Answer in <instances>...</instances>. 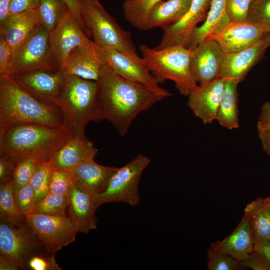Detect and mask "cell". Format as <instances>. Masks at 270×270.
Listing matches in <instances>:
<instances>
[{
	"label": "cell",
	"instance_id": "obj_1",
	"mask_svg": "<svg viewBox=\"0 0 270 270\" xmlns=\"http://www.w3.org/2000/svg\"><path fill=\"white\" fill-rule=\"evenodd\" d=\"M98 82V101L103 120H108L122 136L140 112L170 96L164 88L153 89L129 81L106 64Z\"/></svg>",
	"mask_w": 270,
	"mask_h": 270
},
{
	"label": "cell",
	"instance_id": "obj_2",
	"mask_svg": "<svg viewBox=\"0 0 270 270\" xmlns=\"http://www.w3.org/2000/svg\"><path fill=\"white\" fill-rule=\"evenodd\" d=\"M74 136L66 124L61 127L37 124L14 125L0 130V156L16 165L27 159L48 162Z\"/></svg>",
	"mask_w": 270,
	"mask_h": 270
},
{
	"label": "cell",
	"instance_id": "obj_3",
	"mask_svg": "<svg viewBox=\"0 0 270 270\" xmlns=\"http://www.w3.org/2000/svg\"><path fill=\"white\" fill-rule=\"evenodd\" d=\"M23 124L61 127L66 120L58 106L38 100L10 76H0V130Z\"/></svg>",
	"mask_w": 270,
	"mask_h": 270
},
{
	"label": "cell",
	"instance_id": "obj_4",
	"mask_svg": "<svg viewBox=\"0 0 270 270\" xmlns=\"http://www.w3.org/2000/svg\"><path fill=\"white\" fill-rule=\"evenodd\" d=\"M98 82L66 74L64 89L57 106L74 135L85 138L84 130L91 121L103 120L98 101Z\"/></svg>",
	"mask_w": 270,
	"mask_h": 270
},
{
	"label": "cell",
	"instance_id": "obj_5",
	"mask_svg": "<svg viewBox=\"0 0 270 270\" xmlns=\"http://www.w3.org/2000/svg\"><path fill=\"white\" fill-rule=\"evenodd\" d=\"M140 49L147 67L159 83L171 80L185 96L198 86L191 70L192 50L182 46L158 50L146 44L140 45Z\"/></svg>",
	"mask_w": 270,
	"mask_h": 270
},
{
	"label": "cell",
	"instance_id": "obj_6",
	"mask_svg": "<svg viewBox=\"0 0 270 270\" xmlns=\"http://www.w3.org/2000/svg\"><path fill=\"white\" fill-rule=\"evenodd\" d=\"M78 2L84 26L98 47L136 52L131 33L122 28L99 2L78 0Z\"/></svg>",
	"mask_w": 270,
	"mask_h": 270
},
{
	"label": "cell",
	"instance_id": "obj_7",
	"mask_svg": "<svg viewBox=\"0 0 270 270\" xmlns=\"http://www.w3.org/2000/svg\"><path fill=\"white\" fill-rule=\"evenodd\" d=\"M76 48L85 51L106 64L104 50L88 37L83 27L69 11L50 32V56L54 68L62 70L70 54Z\"/></svg>",
	"mask_w": 270,
	"mask_h": 270
},
{
	"label": "cell",
	"instance_id": "obj_8",
	"mask_svg": "<svg viewBox=\"0 0 270 270\" xmlns=\"http://www.w3.org/2000/svg\"><path fill=\"white\" fill-rule=\"evenodd\" d=\"M150 162L146 156L138 154L126 165L118 168L110 178L105 190L94 196L96 208L107 202H124L134 206L138 205L140 178Z\"/></svg>",
	"mask_w": 270,
	"mask_h": 270
},
{
	"label": "cell",
	"instance_id": "obj_9",
	"mask_svg": "<svg viewBox=\"0 0 270 270\" xmlns=\"http://www.w3.org/2000/svg\"><path fill=\"white\" fill-rule=\"evenodd\" d=\"M46 250L24 220L13 222L0 219V256L14 262L20 270H26L32 256Z\"/></svg>",
	"mask_w": 270,
	"mask_h": 270
},
{
	"label": "cell",
	"instance_id": "obj_10",
	"mask_svg": "<svg viewBox=\"0 0 270 270\" xmlns=\"http://www.w3.org/2000/svg\"><path fill=\"white\" fill-rule=\"evenodd\" d=\"M24 220L50 254L74 242L80 232L67 216L32 212L25 216Z\"/></svg>",
	"mask_w": 270,
	"mask_h": 270
},
{
	"label": "cell",
	"instance_id": "obj_11",
	"mask_svg": "<svg viewBox=\"0 0 270 270\" xmlns=\"http://www.w3.org/2000/svg\"><path fill=\"white\" fill-rule=\"evenodd\" d=\"M50 38L44 26H36L14 52L8 76L38 69L57 70L50 60Z\"/></svg>",
	"mask_w": 270,
	"mask_h": 270
},
{
	"label": "cell",
	"instance_id": "obj_12",
	"mask_svg": "<svg viewBox=\"0 0 270 270\" xmlns=\"http://www.w3.org/2000/svg\"><path fill=\"white\" fill-rule=\"evenodd\" d=\"M10 76L38 100L56 106L66 80L65 74L60 70L38 69Z\"/></svg>",
	"mask_w": 270,
	"mask_h": 270
},
{
	"label": "cell",
	"instance_id": "obj_13",
	"mask_svg": "<svg viewBox=\"0 0 270 270\" xmlns=\"http://www.w3.org/2000/svg\"><path fill=\"white\" fill-rule=\"evenodd\" d=\"M106 64L116 74L132 82L159 89L162 87L142 58L134 52L104 50Z\"/></svg>",
	"mask_w": 270,
	"mask_h": 270
},
{
	"label": "cell",
	"instance_id": "obj_14",
	"mask_svg": "<svg viewBox=\"0 0 270 270\" xmlns=\"http://www.w3.org/2000/svg\"><path fill=\"white\" fill-rule=\"evenodd\" d=\"M211 2L212 0H192L188 10L180 20L162 28L163 34L155 48L161 50L176 46L187 48L197 24L206 20Z\"/></svg>",
	"mask_w": 270,
	"mask_h": 270
},
{
	"label": "cell",
	"instance_id": "obj_15",
	"mask_svg": "<svg viewBox=\"0 0 270 270\" xmlns=\"http://www.w3.org/2000/svg\"><path fill=\"white\" fill-rule=\"evenodd\" d=\"M192 51L191 70L198 84L220 77L224 52L215 40L206 38Z\"/></svg>",
	"mask_w": 270,
	"mask_h": 270
},
{
	"label": "cell",
	"instance_id": "obj_16",
	"mask_svg": "<svg viewBox=\"0 0 270 270\" xmlns=\"http://www.w3.org/2000/svg\"><path fill=\"white\" fill-rule=\"evenodd\" d=\"M266 34L261 28L246 20L230 21L220 32L206 38L215 40L224 53H230L255 44Z\"/></svg>",
	"mask_w": 270,
	"mask_h": 270
},
{
	"label": "cell",
	"instance_id": "obj_17",
	"mask_svg": "<svg viewBox=\"0 0 270 270\" xmlns=\"http://www.w3.org/2000/svg\"><path fill=\"white\" fill-rule=\"evenodd\" d=\"M224 86V80L220 77L199 84L188 96V106L203 124H212L216 120Z\"/></svg>",
	"mask_w": 270,
	"mask_h": 270
},
{
	"label": "cell",
	"instance_id": "obj_18",
	"mask_svg": "<svg viewBox=\"0 0 270 270\" xmlns=\"http://www.w3.org/2000/svg\"><path fill=\"white\" fill-rule=\"evenodd\" d=\"M268 48L264 38L239 51L224 53L220 78L236 84L244 78Z\"/></svg>",
	"mask_w": 270,
	"mask_h": 270
},
{
	"label": "cell",
	"instance_id": "obj_19",
	"mask_svg": "<svg viewBox=\"0 0 270 270\" xmlns=\"http://www.w3.org/2000/svg\"><path fill=\"white\" fill-rule=\"evenodd\" d=\"M68 197L66 216L78 227L79 232L88 234L97 227L98 219L94 196L80 189L74 184Z\"/></svg>",
	"mask_w": 270,
	"mask_h": 270
},
{
	"label": "cell",
	"instance_id": "obj_20",
	"mask_svg": "<svg viewBox=\"0 0 270 270\" xmlns=\"http://www.w3.org/2000/svg\"><path fill=\"white\" fill-rule=\"evenodd\" d=\"M98 150L87 138L71 137L48 161L53 168L70 172L80 164L94 159Z\"/></svg>",
	"mask_w": 270,
	"mask_h": 270
},
{
	"label": "cell",
	"instance_id": "obj_21",
	"mask_svg": "<svg viewBox=\"0 0 270 270\" xmlns=\"http://www.w3.org/2000/svg\"><path fill=\"white\" fill-rule=\"evenodd\" d=\"M118 168L106 166L90 159L80 164L70 172L74 184L94 196L102 194L110 178Z\"/></svg>",
	"mask_w": 270,
	"mask_h": 270
},
{
	"label": "cell",
	"instance_id": "obj_22",
	"mask_svg": "<svg viewBox=\"0 0 270 270\" xmlns=\"http://www.w3.org/2000/svg\"><path fill=\"white\" fill-rule=\"evenodd\" d=\"M37 8L21 14L8 16L0 24V36L9 45L13 55L32 30L37 26L41 24Z\"/></svg>",
	"mask_w": 270,
	"mask_h": 270
},
{
	"label": "cell",
	"instance_id": "obj_23",
	"mask_svg": "<svg viewBox=\"0 0 270 270\" xmlns=\"http://www.w3.org/2000/svg\"><path fill=\"white\" fill-rule=\"evenodd\" d=\"M254 242L248 220L244 214L232 232L223 240L212 243L211 248L241 261L254 250Z\"/></svg>",
	"mask_w": 270,
	"mask_h": 270
},
{
	"label": "cell",
	"instance_id": "obj_24",
	"mask_svg": "<svg viewBox=\"0 0 270 270\" xmlns=\"http://www.w3.org/2000/svg\"><path fill=\"white\" fill-rule=\"evenodd\" d=\"M226 0H212L206 20L193 30L187 48L193 50L206 38L217 34L228 24L230 20L226 12Z\"/></svg>",
	"mask_w": 270,
	"mask_h": 270
},
{
	"label": "cell",
	"instance_id": "obj_25",
	"mask_svg": "<svg viewBox=\"0 0 270 270\" xmlns=\"http://www.w3.org/2000/svg\"><path fill=\"white\" fill-rule=\"evenodd\" d=\"M106 64L85 51L76 48L70 54L62 70L65 74L98 82Z\"/></svg>",
	"mask_w": 270,
	"mask_h": 270
},
{
	"label": "cell",
	"instance_id": "obj_26",
	"mask_svg": "<svg viewBox=\"0 0 270 270\" xmlns=\"http://www.w3.org/2000/svg\"><path fill=\"white\" fill-rule=\"evenodd\" d=\"M192 0H166L156 4L150 12L145 30L163 28L180 20L188 10Z\"/></svg>",
	"mask_w": 270,
	"mask_h": 270
},
{
	"label": "cell",
	"instance_id": "obj_27",
	"mask_svg": "<svg viewBox=\"0 0 270 270\" xmlns=\"http://www.w3.org/2000/svg\"><path fill=\"white\" fill-rule=\"evenodd\" d=\"M254 241L270 244V206L262 198L248 204L244 214Z\"/></svg>",
	"mask_w": 270,
	"mask_h": 270
},
{
	"label": "cell",
	"instance_id": "obj_28",
	"mask_svg": "<svg viewBox=\"0 0 270 270\" xmlns=\"http://www.w3.org/2000/svg\"><path fill=\"white\" fill-rule=\"evenodd\" d=\"M238 84L224 81L216 120L222 126L231 130L239 126Z\"/></svg>",
	"mask_w": 270,
	"mask_h": 270
},
{
	"label": "cell",
	"instance_id": "obj_29",
	"mask_svg": "<svg viewBox=\"0 0 270 270\" xmlns=\"http://www.w3.org/2000/svg\"><path fill=\"white\" fill-rule=\"evenodd\" d=\"M164 0H125L122 4L125 19L134 27L145 30L148 16L151 10Z\"/></svg>",
	"mask_w": 270,
	"mask_h": 270
},
{
	"label": "cell",
	"instance_id": "obj_30",
	"mask_svg": "<svg viewBox=\"0 0 270 270\" xmlns=\"http://www.w3.org/2000/svg\"><path fill=\"white\" fill-rule=\"evenodd\" d=\"M37 8L41 24L50 32L58 25L69 12L62 0H39Z\"/></svg>",
	"mask_w": 270,
	"mask_h": 270
},
{
	"label": "cell",
	"instance_id": "obj_31",
	"mask_svg": "<svg viewBox=\"0 0 270 270\" xmlns=\"http://www.w3.org/2000/svg\"><path fill=\"white\" fill-rule=\"evenodd\" d=\"M24 218L16 203L12 178L0 184V219L16 222Z\"/></svg>",
	"mask_w": 270,
	"mask_h": 270
},
{
	"label": "cell",
	"instance_id": "obj_32",
	"mask_svg": "<svg viewBox=\"0 0 270 270\" xmlns=\"http://www.w3.org/2000/svg\"><path fill=\"white\" fill-rule=\"evenodd\" d=\"M68 204L67 196L48 192L36 204L33 212L66 216Z\"/></svg>",
	"mask_w": 270,
	"mask_h": 270
},
{
	"label": "cell",
	"instance_id": "obj_33",
	"mask_svg": "<svg viewBox=\"0 0 270 270\" xmlns=\"http://www.w3.org/2000/svg\"><path fill=\"white\" fill-rule=\"evenodd\" d=\"M52 168L48 162H39L30 182L35 196L36 204L49 192Z\"/></svg>",
	"mask_w": 270,
	"mask_h": 270
},
{
	"label": "cell",
	"instance_id": "obj_34",
	"mask_svg": "<svg viewBox=\"0 0 270 270\" xmlns=\"http://www.w3.org/2000/svg\"><path fill=\"white\" fill-rule=\"evenodd\" d=\"M246 21L261 28L266 33L270 32V0H254Z\"/></svg>",
	"mask_w": 270,
	"mask_h": 270
},
{
	"label": "cell",
	"instance_id": "obj_35",
	"mask_svg": "<svg viewBox=\"0 0 270 270\" xmlns=\"http://www.w3.org/2000/svg\"><path fill=\"white\" fill-rule=\"evenodd\" d=\"M208 258L209 270H238L244 266L240 260L232 256L211 247L208 250Z\"/></svg>",
	"mask_w": 270,
	"mask_h": 270
},
{
	"label": "cell",
	"instance_id": "obj_36",
	"mask_svg": "<svg viewBox=\"0 0 270 270\" xmlns=\"http://www.w3.org/2000/svg\"><path fill=\"white\" fill-rule=\"evenodd\" d=\"M73 184L70 172L52 168L49 181V192L68 196Z\"/></svg>",
	"mask_w": 270,
	"mask_h": 270
},
{
	"label": "cell",
	"instance_id": "obj_37",
	"mask_svg": "<svg viewBox=\"0 0 270 270\" xmlns=\"http://www.w3.org/2000/svg\"><path fill=\"white\" fill-rule=\"evenodd\" d=\"M38 164V162L34 160L27 159L16 164L12 175L15 190L23 187L30 182Z\"/></svg>",
	"mask_w": 270,
	"mask_h": 270
},
{
	"label": "cell",
	"instance_id": "obj_38",
	"mask_svg": "<svg viewBox=\"0 0 270 270\" xmlns=\"http://www.w3.org/2000/svg\"><path fill=\"white\" fill-rule=\"evenodd\" d=\"M26 269L30 270H61L56 262L54 254L47 251L38 252L32 256L28 260Z\"/></svg>",
	"mask_w": 270,
	"mask_h": 270
},
{
	"label": "cell",
	"instance_id": "obj_39",
	"mask_svg": "<svg viewBox=\"0 0 270 270\" xmlns=\"http://www.w3.org/2000/svg\"><path fill=\"white\" fill-rule=\"evenodd\" d=\"M15 196L18 206L24 216L33 212L36 205L35 196L30 183L15 190Z\"/></svg>",
	"mask_w": 270,
	"mask_h": 270
},
{
	"label": "cell",
	"instance_id": "obj_40",
	"mask_svg": "<svg viewBox=\"0 0 270 270\" xmlns=\"http://www.w3.org/2000/svg\"><path fill=\"white\" fill-rule=\"evenodd\" d=\"M254 0H226V10L231 22L246 20L250 6Z\"/></svg>",
	"mask_w": 270,
	"mask_h": 270
},
{
	"label": "cell",
	"instance_id": "obj_41",
	"mask_svg": "<svg viewBox=\"0 0 270 270\" xmlns=\"http://www.w3.org/2000/svg\"><path fill=\"white\" fill-rule=\"evenodd\" d=\"M13 53L5 40L0 36V76L9 75Z\"/></svg>",
	"mask_w": 270,
	"mask_h": 270
},
{
	"label": "cell",
	"instance_id": "obj_42",
	"mask_svg": "<svg viewBox=\"0 0 270 270\" xmlns=\"http://www.w3.org/2000/svg\"><path fill=\"white\" fill-rule=\"evenodd\" d=\"M39 0H10L8 16L18 14L36 8Z\"/></svg>",
	"mask_w": 270,
	"mask_h": 270
},
{
	"label": "cell",
	"instance_id": "obj_43",
	"mask_svg": "<svg viewBox=\"0 0 270 270\" xmlns=\"http://www.w3.org/2000/svg\"><path fill=\"white\" fill-rule=\"evenodd\" d=\"M240 262L244 266L254 270H270V267L254 250Z\"/></svg>",
	"mask_w": 270,
	"mask_h": 270
},
{
	"label": "cell",
	"instance_id": "obj_44",
	"mask_svg": "<svg viewBox=\"0 0 270 270\" xmlns=\"http://www.w3.org/2000/svg\"><path fill=\"white\" fill-rule=\"evenodd\" d=\"M258 132H270V100L263 104L257 124Z\"/></svg>",
	"mask_w": 270,
	"mask_h": 270
},
{
	"label": "cell",
	"instance_id": "obj_45",
	"mask_svg": "<svg viewBox=\"0 0 270 270\" xmlns=\"http://www.w3.org/2000/svg\"><path fill=\"white\" fill-rule=\"evenodd\" d=\"M16 166L10 160L0 156V184L12 178Z\"/></svg>",
	"mask_w": 270,
	"mask_h": 270
},
{
	"label": "cell",
	"instance_id": "obj_46",
	"mask_svg": "<svg viewBox=\"0 0 270 270\" xmlns=\"http://www.w3.org/2000/svg\"><path fill=\"white\" fill-rule=\"evenodd\" d=\"M254 250L256 252L270 267V244L254 242Z\"/></svg>",
	"mask_w": 270,
	"mask_h": 270
},
{
	"label": "cell",
	"instance_id": "obj_47",
	"mask_svg": "<svg viewBox=\"0 0 270 270\" xmlns=\"http://www.w3.org/2000/svg\"><path fill=\"white\" fill-rule=\"evenodd\" d=\"M69 11L78 20L80 25L84 27L80 13L78 0H62Z\"/></svg>",
	"mask_w": 270,
	"mask_h": 270
},
{
	"label": "cell",
	"instance_id": "obj_48",
	"mask_svg": "<svg viewBox=\"0 0 270 270\" xmlns=\"http://www.w3.org/2000/svg\"><path fill=\"white\" fill-rule=\"evenodd\" d=\"M258 136L264 150L270 156V132H258Z\"/></svg>",
	"mask_w": 270,
	"mask_h": 270
},
{
	"label": "cell",
	"instance_id": "obj_49",
	"mask_svg": "<svg viewBox=\"0 0 270 270\" xmlns=\"http://www.w3.org/2000/svg\"><path fill=\"white\" fill-rule=\"evenodd\" d=\"M0 270H20V268L10 260L2 256H0Z\"/></svg>",
	"mask_w": 270,
	"mask_h": 270
},
{
	"label": "cell",
	"instance_id": "obj_50",
	"mask_svg": "<svg viewBox=\"0 0 270 270\" xmlns=\"http://www.w3.org/2000/svg\"><path fill=\"white\" fill-rule=\"evenodd\" d=\"M10 0H0V24L8 16V8Z\"/></svg>",
	"mask_w": 270,
	"mask_h": 270
},
{
	"label": "cell",
	"instance_id": "obj_51",
	"mask_svg": "<svg viewBox=\"0 0 270 270\" xmlns=\"http://www.w3.org/2000/svg\"><path fill=\"white\" fill-rule=\"evenodd\" d=\"M264 40L267 46L268 47L270 46V32L266 34L264 38Z\"/></svg>",
	"mask_w": 270,
	"mask_h": 270
},
{
	"label": "cell",
	"instance_id": "obj_52",
	"mask_svg": "<svg viewBox=\"0 0 270 270\" xmlns=\"http://www.w3.org/2000/svg\"><path fill=\"white\" fill-rule=\"evenodd\" d=\"M264 202H266V204H268V206H270V196L264 199Z\"/></svg>",
	"mask_w": 270,
	"mask_h": 270
},
{
	"label": "cell",
	"instance_id": "obj_53",
	"mask_svg": "<svg viewBox=\"0 0 270 270\" xmlns=\"http://www.w3.org/2000/svg\"><path fill=\"white\" fill-rule=\"evenodd\" d=\"M92 0L94 2H99V0Z\"/></svg>",
	"mask_w": 270,
	"mask_h": 270
}]
</instances>
